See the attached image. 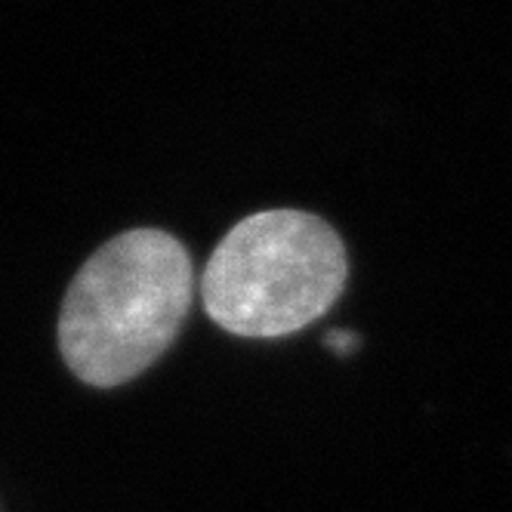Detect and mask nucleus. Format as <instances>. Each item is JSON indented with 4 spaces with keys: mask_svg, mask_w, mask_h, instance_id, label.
<instances>
[{
    "mask_svg": "<svg viewBox=\"0 0 512 512\" xmlns=\"http://www.w3.org/2000/svg\"><path fill=\"white\" fill-rule=\"evenodd\" d=\"M189 306L186 247L161 229L115 235L81 266L62 300V358L90 386H121L164 355Z\"/></svg>",
    "mask_w": 512,
    "mask_h": 512,
    "instance_id": "obj_1",
    "label": "nucleus"
},
{
    "mask_svg": "<svg viewBox=\"0 0 512 512\" xmlns=\"http://www.w3.org/2000/svg\"><path fill=\"white\" fill-rule=\"evenodd\" d=\"M355 334H349V331H337L334 337H327V346L331 349H337V352H349V349H355Z\"/></svg>",
    "mask_w": 512,
    "mask_h": 512,
    "instance_id": "obj_3",
    "label": "nucleus"
},
{
    "mask_svg": "<svg viewBox=\"0 0 512 512\" xmlns=\"http://www.w3.org/2000/svg\"><path fill=\"white\" fill-rule=\"evenodd\" d=\"M349 266L340 235L303 210L253 213L219 241L201 278L207 315L238 337L297 334L337 303Z\"/></svg>",
    "mask_w": 512,
    "mask_h": 512,
    "instance_id": "obj_2",
    "label": "nucleus"
}]
</instances>
